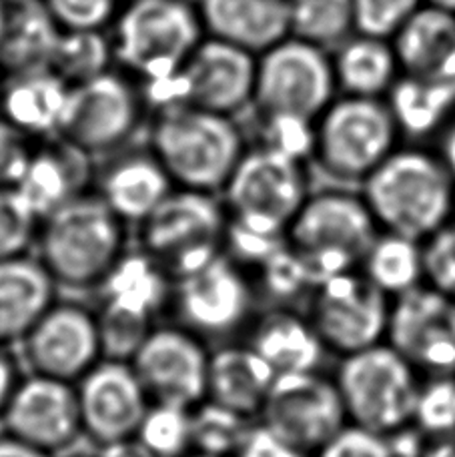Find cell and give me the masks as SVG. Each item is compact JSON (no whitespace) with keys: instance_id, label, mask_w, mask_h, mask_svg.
Wrapping results in <instances>:
<instances>
[{"instance_id":"40","label":"cell","mask_w":455,"mask_h":457,"mask_svg":"<svg viewBox=\"0 0 455 457\" xmlns=\"http://www.w3.org/2000/svg\"><path fill=\"white\" fill-rule=\"evenodd\" d=\"M38 223V217L14 187H0V261L30 253Z\"/></svg>"},{"instance_id":"31","label":"cell","mask_w":455,"mask_h":457,"mask_svg":"<svg viewBox=\"0 0 455 457\" xmlns=\"http://www.w3.org/2000/svg\"><path fill=\"white\" fill-rule=\"evenodd\" d=\"M385 101L405 143L434 145L455 112V83L401 75Z\"/></svg>"},{"instance_id":"27","label":"cell","mask_w":455,"mask_h":457,"mask_svg":"<svg viewBox=\"0 0 455 457\" xmlns=\"http://www.w3.org/2000/svg\"><path fill=\"white\" fill-rule=\"evenodd\" d=\"M56 289L35 253L0 261V345H19L54 303Z\"/></svg>"},{"instance_id":"53","label":"cell","mask_w":455,"mask_h":457,"mask_svg":"<svg viewBox=\"0 0 455 457\" xmlns=\"http://www.w3.org/2000/svg\"><path fill=\"white\" fill-rule=\"evenodd\" d=\"M186 457H215V455H205V453H197V452H191Z\"/></svg>"},{"instance_id":"20","label":"cell","mask_w":455,"mask_h":457,"mask_svg":"<svg viewBox=\"0 0 455 457\" xmlns=\"http://www.w3.org/2000/svg\"><path fill=\"white\" fill-rule=\"evenodd\" d=\"M83 434L95 447L133 437L151 399L133 365L103 357L77 383Z\"/></svg>"},{"instance_id":"1","label":"cell","mask_w":455,"mask_h":457,"mask_svg":"<svg viewBox=\"0 0 455 457\" xmlns=\"http://www.w3.org/2000/svg\"><path fill=\"white\" fill-rule=\"evenodd\" d=\"M360 191L379 231L424 243L455 219V179L434 145L403 141Z\"/></svg>"},{"instance_id":"38","label":"cell","mask_w":455,"mask_h":457,"mask_svg":"<svg viewBox=\"0 0 455 457\" xmlns=\"http://www.w3.org/2000/svg\"><path fill=\"white\" fill-rule=\"evenodd\" d=\"M135 436L157 457H186L193 452V410L151 402Z\"/></svg>"},{"instance_id":"6","label":"cell","mask_w":455,"mask_h":457,"mask_svg":"<svg viewBox=\"0 0 455 457\" xmlns=\"http://www.w3.org/2000/svg\"><path fill=\"white\" fill-rule=\"evenodd\" d=\"M315 187L309 161L271 145L249 141L223 187L229 223L255 235L283 239Z\"/></svg>"},{"instance_id":"43","label":"cell","mask_w":455,"mask_h":457,"mask_svg":"<svg viewBox=\"0 0 455 457\" xmlns=\"http://www.w3.org/2000/svg\"><path fill=\"white\" fill-rule=\"evenodd\" d=\"M421 247L426 285L455 299V219L427 237Z\"/></svg>"},{"instance_id":"36","label":"cell","mask_w":455,"mask_h":457,"mask_svg":"<svg viewBox=\"0 0 455 457\" xmlns=\"http://www.w3.org/2000/svg\"><path fill=\"white\" fill-rule=\"evenodd\" d=\"M51 67L70 85L115 69V48L109 30H62Z\"/></svg>"},{"instance_id":"49","label":"cell","mask_w":455,"mask_h":457,"mask_svg":"<svg viewBox=\"0 0 455 457\" xmlns=\"http://www.w3.org/2000/svg\"><path fill=\"white\" fill-rule=\"evenodd\" d=\"M410 457H455V436L419 437Z\"/></svg>"},{"instance_id":"44","label":"cell","mask_w":455,"mask_h":457,"mask_svg":"<svg viewBox=\"0 0 455 457\" xmlns=\"http://www.w3.org/2000/svg\"><path fill=\"white\" fill-rule=\"evenodd\" d=\"M62 30H107L115 22L123 0H45Z\"/></svg>"},{"instance_id":"42","label":"cell","mask_w":455,"mask_h":457,"mask_svg":"<svg viewBox=\"0 0 455 457\" xmlns=\"http://www.w3.org/2000/svg\"><path fill=\"white\" fill-rule=\"evenodd\" d=\"M311 457H408V450L401 437L392 439L347 423Z\"/></svg>"},{"instance_id":"15","label":"cell","mask_w":455,"mask_h":457,"mask_svg":"<svg viewBox=\"0 0 455 457\" xmlns=\"http://www.w3.org/2000/svg\"><path fill=\"white\" fill-rule=\"evenodd\" d=\"M257 421L309 455L349 423L329 370L277 375Z\"/></svg>"},{"instance_id":"2","label":"cell","mask_w":455,"mask_h":457,"mask_svg":"<svg viewBox=\"0 0 455 457\" xmlns=\"http://www.w3.org/2000/svg\"><path fill=\"white\" fill-rule=\"evenodd\" d=\"M247 145L235 117L185 103L153 111L149 149L181 189L221 195Z\"/></svg>"},{"instance_id":"7","label":"cell","mask_w":455,"mask_h":457,"mask_svg":"<svg viewBox=\"0 0 455 457\" xmlns=\"http://www.w3.org/2000/svg\"><path fill=\"white\" fill-rule=\"evenodd\" d=\"M379 235L376 217L357 187H313L285 231V243L319 283L357 271Z\"/></svg>"},{"instance_id":"48","label":"cell","mask_w":455,"mask_h":457,"mask_svg":"<svg viewBox=\"0 0 455 457\" xmlns=\"http://www.w3.org/2000/svg\"><path fill=\"white\" fill-rule=\"evenodd\" d=\"M96 457H157L139 437H125L119 442L96 447Z\"/></svg>"},{"instance_id":"14","label":"cell","mask_w":455,"mask_h":457,"mask_svg":"<svg viewBox=\"0 0 455 457\" xmlns=\"http://www.w3.org/2000/svg\"><path fill=\"white\" fill-rule=\"evenodd\" d=\"M303 312L331 357L341 359L385 341L392 299L357 269L321 279Z\"/></svg>"},{"instance_id":"51","label":"cell","mask_w":455,"mask_h":457,"mask_svg":"<svg viewBox=\"0 0 455 457\" xmlns=\"http://www.w3.org/2000/svg\"><path fill=\"white\" fill-rule=\"evenodd\" d=\"M0 457H53L0 431Z\"/></svg>"},{"instance_id":"3","label":"cell","mask_w":455,"mask_h":457,"mask_svg":"<svg viewBox=\"0 0 455 457\" xmlns=\"http://www.w3.org/2000/svg\"><path fill=\"white\" fill-rule=\"evenodd\" d=\"M128 225L96 191H88L40 219L37 259L59 287L96 289L127 253Z\"/></svg>"},{"instance_id":"5","label":"cell","mask_w":455,"mask_h":457,"mask_svg":"<svg viewBox=\"0 0 455 457\" xmlns=\"http://www.w3.org/2000/svg\"><path fill=\"white\" fill-rule=\"evenodd\" d=\"M111 29L115 64L143 88L173 79L205 38L193 0H127Z\"/></svg>"},{"instance_id":"4","label":"cell","mask_w":455,"mask_h":457,"mask_svg":"<svg viewBox=\"0 0 455 457\" xmlns=\"http://www.w3.org/2000/svg\"><path fill=\"white\" fill-rule=\"evenodd\" d=\"M403 143L385 99L337 95L313 122L309 165L327 185L357 187Z\"/></svg>"},{"instance_id":"54","label":"cell","mask_w":455,"mask_h":457,"mask_svg":"<svg viewBox=\"0 0 455 457\" xmlns=\"http://www.w3.org/2000/svg\"><path fill=\"white\" fill-rule=\"evenodd\" d=\"M67 457H96V453L95 455H67Z\"/></svg>"},{"instance_id":"17","label":"cell","mask_w":455,"mask_h":457,"mask_svg":"<svg viewBox=\"0 0 455 457\" xmlns=\"http://www.w3.org/2000/svg\"><path fill=\"white\" fill-rule=\"evenodd\" d=\"M211 345L178 323H159L128 363L154 403L197 407L207 399Z\"/></svg>"},{"instance_id":"12","label":"cell","mask_w":455,"mask_h":457,"mask_svg":"<svg viewBox=\"0 0 455 457\" xmlns=\"http://www.w3.org/2000/svg\"><path fill=\"white\" fill-rule=\"evenodd\" d=\"M255 80L257 54L205 35L173 79L141 88L151 111L185 103L239 119L253 104Z\"/></svg>"},{"instance_id":"41","label":"cell","mask_w":455,"mask_h":457,"mask_svg":"<svg viewBox=\"0 0 455 457\" xmlns=\"http://www.w3.org/2000/svg\"><path fill=\"white\" fill-rule=\"evenodd\" d=\"M355 32L392 40L426 0H352Z\"/></svg>"},{"instance_id":"46","label":"cell","mask_w":455,"mask_h":457,"mask_svg":"<svg viewBox=\"0 0 455 457\" xmlns=\"http://www.w3.org/2000/svg\"><path fill=\"white\" fill-rule=\"evenodd\" d=\"M235 457H311L255 421Z\"/></svg>"},{"instance_id":"55","label":"cell","mask_w":455,"mask_h":457,"mask_svg":"<svg viewBox=\"0 0 455 457\" xmlns=\"http://www.w3.org/2000/svg\"><path fill=\"white\" fill-rule=\"evenodd\" d=\"M0 87H3V72H0Z\"/></svg>"},{"instance_id":"22","label":"cell","mask_w":455,"mask_h":457,"mask_svg":"<svg viewBox=\"0 0 455 457\" xmlns=\"http://www.w3.org/2000/svg\"><path fill=\"white\" fill-rule=\"evenodd\" d=\"M277 375L331 370V357L313 323L299 307L263 305L243 333Z\"/></svg>"},{"instance_id":"37","label":"cell","mask_w":455,"mask_h":457,"mask_svg":"<svg viewBox=\"0 0 455 457\" xmlns=\"http://www.w3.org/2000/svg\"><path fill=\"white\" fill-rule=\"evenodd\" d=\"M253 423V420L205 399L193 407V452L235 457Z\"/></svg>"},{"instance_id":"19","label":"cell","mask_w":455,"mask_h":457,"mask_svg":"<svg viewBox=\"0 0 455 457\" xmlns=\"http://www.w3.org/2000/svg\"><path fill=\"white\" fill-rule=\"evenodd\" d=\"M3 431L56 457L70 450L83 434L75 383L22 375L0 420Z\"/></svg>"},{"instance_id":"39","label":"cell","mask_w":455,"mask_h":457,"mask_svg":"<svg viewBox=\"0 0 455 457\" xmlns=\"http://www.w3.org/2000/svg\"><path fill=\"white\" fill-rule=\"evenodd\" d=\"M413 431L419 437L455 436V375L421 381Z\"/></svg>"},{"instance_id":"30","label":"cell","mask_w":455,"mask_h":457,"mask_svg":"<svg viewBox=\"0 0 455 457\" xmlns=\"http://www.w3.org/2000/svg\"><path fill=\"white\" fill-rule=\"evenodd\" d=\"M331 62L339 95L385 99L401 77L392 40L361 32H353L331 51Z\"/></svg>"},{"instance_id":"33","label":"cell","mask_w":455,"mask_h":457,"mask_svg":"<svg viewBox=\"0 0 455 457\" xmlns=\"http://www.w3.org/2000/svg\"><path fill=\"white\" fill-rule=\"evenodd\" d=\"M360 271L389 299H395L426 283L424 247L410 237L379 231Z\"/></svg>"},{"instance_id":"25","label":"cell","mask_w":455,"mask_h":457,"mask_svg":"<svg viewBox=\"0 0 455 457\" xmlns=\"http://www.w3.org/2000/svg\"><path fill=\"white\" fill-rule=\"evenodd\" d=\"M277 373L243 339L211 347L207 399L257 421Z\"/></svg>"},{"instance_id":"10","label":"cell","mask_w":455,"mask_h":457,"mask_svg":"<svg viewBox=\"0 0 455 457\" xmlns=\"http://www.w3.org/2000/svg\"><path fill=\"white\" fill-rule=\"evenodd\" d=\"M227 225L221 195L175 187L135 228L139 249L177 279L225 251Z\"/></svg>"},{"instance_id":"9","label":"cell","mask_w":455,"mask_h":457,"mask_svg":"<svg viewBox=\"0 0 455 457\" xmlns=\"http://www.w3.org/2000/svg\"><path fill=\"white\" fill-rule=\"evenodd\" d=\"M253 275L223 251L194 271L173 279L169 313L181 328L211 343L245 333L259 312Z\"/></svg>"},{"instance_id":"32","label":"cell","mask_w":455,"mask_h":457,"mask_svg":"<svg viewBox=\"0 0 455 457\" xmlns=\"http://www.w3.org/2000/svg\"><path fill=\"white\" fill-rule=\"evenodd\" d=\"M173 279L157 261L141 249L127 251L96 287L99 301L159 321L169 312Z\"/></svg>"},{"instance_id":"35","label":"cell","mask_w":455,"mask_h":457,"mask_svg":"<svg viewBox=\"0 0 455 457\" xmlns=\"http://www.w3.org/2000/svg\"><path fill=\"white\" fill-rule=\"evenodd\" d=\"M355 32L352 0H289V35L335 51Z\"/></svg>"},{"instance_id":"23","label":"cell","mask_w":455,"mask_h":457,"mask_svg":"<svg viewBox=\"0 0 455 457\" xmlns=\"http://www.w3.org/2000/svg\"><path fill=\"white\" fill-rule=\"evenodd\" d=\"M175 189L165 167L151 149L112 157L96 173L95 191L128 227H139Z\"/></svg>"},{"instance_id":"50","label":"cell","mask_w":455,"mask_h":457,"mask_svg":"<svg viewBox=\"0 0 455 457\" xmlns=\"http://www.w3.org/2000/svg\"><path fill=\"white\" fill-rule=\"evenodd\" d=\"M435 151L440 153V157L443 159L445 165H448L450 173L455 179V112L453 117L448 120V125L443 127V130L434 141Z\"/></svg>"},{"instance_id":"34","label":"cell","mask_w":455,"mask_h":457,"mask_svg":"<svg viewBox=\"0 0 455 457\" xmlns=\"http://www.w3.org/2000/svg\"><path fill=\"white\" fill-rule=\"evenodd\" d=\"M251 275H253L259 301H265L267 305L303 309L317 285L313 273L285 239L251 271Z\"/></svg>"},{"instance_id":"29","label":"cell","mask_w":455,"mask_h":457,"mask_svg":"<svg viewBox=\"0 0 455 457\" xmlns=\"http://www.w3.org/2000/svg\"><path fill=\"white\" fill-rule=\"evenodd\" d=\"M61 32L45 0H0V72L51 64Z\"/></svg>"},{"instance_id":"21","label":"cell","mask_w":455,"mask_h":457,"mask_svg":"<svg viewBox=\"0 0 455 457\" xmlns=\"http://www.w3.org/2000/svg\"><path fill=\"white\" fill-rule=\"evenodd\" d=\"M96 173V157L56 135L37 141L27 173L14 189L40 221L72 199L95 191Z\"/></svg>"},{"instance_id":"8","label":"cell","mask_w":455,"mask_h":457,"mask_svg":"<svg viewBox=\"0 0 455 457\" xmlns=\"http://www.w3.org/2000/svg\"><path fill=\"white\" fill-rule=\"evenodd\" d=\"M329 371L349 423L392 439L413 431L424 378L387 341L335 359Z\"/></svg>"},{"instance_id":"13","label":"cell","mask_w":455,"mask_h":457,"mask_svg":"<svg viewBox=\"0 0 455 457\" xmlns=\"http://www.w3.org/2000/svg\"><path fill=\"white\" fill-rule=\"evenodd\" d=\"M147 99L136 80L120 69L70 85L59 137L93 157H107L131 141L141 129Z\"/></svg>"},{"instance_id":"26","label":"cell","mask_w":455,"mask_h":457,"mask_svg":"<svg viewBox=\"0 0 455 457\" xmlns=\"http://www.w3.org/2000/svg\"><path fill=\"white\" fill-rule=\"evenodd\" d=\"M207 37L253 54L289 37V0H197Z\"/></svg>"},{"instance_id":"28","label":"cell","mask_w":455,"mask_h":457,"mask_svg":"<svg viewBox=\"0 0 455 457\" xmlns=\"http://www.w3.org/2000/svg\"><path fill=\"white\" fill-rule=\"evenodd\" d=\"M392 43L401 75L455 83V12L426 3Z\"/></svg>"},{"instance_id":"52","label":"cell","mask_w":455,"mask_h":457,"mask_svg":"<svg viewBox=\"0 0 455 457\" xmlns=\"http://www.w3.org/2000/svg\"><path fill=\"white\" fill-rule=\"evenodd\" d=\"M426 3L445 8V11H450V12H455V0H426Z\"/></svg>"},{"instance_id":"16","label":"cell","mask_w":455,"mask_h":457,"mask_svg":"<svg viewBox=\"0 0 455 457\" xmlns=\"http://www.w3.org/2000/svg\"><path fill=\"white\" fill-rule=\"evenodd\" d=\"M16 347L27 373L77 383L103 359L95 307L56 299Z\"/></svg>"},{"instance_id":"47","label":"cell","mask_w":455,"mask_h":457,"mask_svg":"<svg viewBox=\"0 0 455 457\" xmlns=\"http://www.w3.org/2000/svg\"><path fill=\"white\" fill-rule=\"evenodd\" d=\"M21 378L22 365L19 361V357L12 353L11 347L0 345V420H3V413L8 402H11Z\"/></svg>"},{"instance_id":"45","label":"cell","mask_w":455,"mask_h":457,"mask_svg":"<svg viewBox=\"0 0 455 457\" xmlns=\"http://www.w3.org/2000/svg\"><path fill=\"white\" fill-rule=\"evenodd\" d=\"M37 141L0 114V187H16L29 169Z\"/></svg>"},{"instance_id":"11","label":"cell","mask_w":455,"mask_h":457,"mask_svg":"<svg viewBox=\"0 0 455 457\" xmlns=\"http://www.w3.org/2000/svg\"><path fill=\"white\" fill-rule=\"evenodd\" d=\"M339 95L331 53L287 37L257 56L255 119L315 122Z\"/></svg>"},{"instance_id":"18","label":"cell","mask_w":455,"mask_h":457,"mask_svg":"<svg viewBox=\"0 0 455 457\" xmlns=\"http://www.w3.org/2000/svg\"><path fill=\"white\" fill-rule=\"evenodd\" d=\"M385 341L421 378L455 375V299L426 283L392 299Z\"/></svg>"},{"instance_id":"24","label":"cell","mask_w":455,"mask_h":457,"mask_svg":"<svg viewBox=\"0 0 455 457\" xmlns=\"http://www.w3.org/2000/svg\"><path fill=\"white\" fill-rule=\"evenodd\" d=\"M70 83L51 64L3 75L0 114L22 133L45 141L61 130Z\"/></svg>"}]
</instances>
